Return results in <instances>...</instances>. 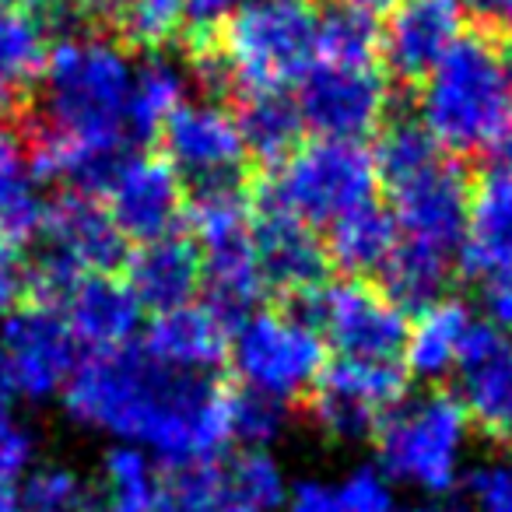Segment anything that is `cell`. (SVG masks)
I'll use <instances>...</instances> for the list:
<instances>
[{
	"label": "cell",
	"mask_w": 512,
	"mask_h": 512,
	"mask_svg": "<svg viewBox=\"0 0 512 512\" xmlns=\"http://www.w3.org/2000/svg\"><path fill=\"white\" fill-rule=\"evenodd\" d=\"M299 116L330 141H362L390 113V81L379 67L313 64L299 81Z\"/></svg>",
	"instance_id": "cell-12"
},
{
	"label": "cell",
	"mask_w": 512,
	"mask_h": 512,
	"mask_svg": "<svg viewBox=\"0 0 512 512\" xmlns=\"http://www.w3.org/2000/svg\"><path fill=\"white\" fill-rule=\"evenodd\" d=\"M407 379L397 362L337 358L309 390V414L330 439H365L404 400Z\"/></svg>",
	"instance_id": "cell-11"
},
{
	"label": "cell",
	"mask_w": 512,
	"mask_h": 512,
	"mask_svg": "<svg viewBox=\"0 0 512 512\" xmlns=\"http://www.w3.org/2000/svg\"><path fill=\"white\" fill-rule=\"evenodd\" d=\"M102 197H106V211L123 239L137 242H151L176 232L186 211L183 176L172 169V162L162 151L123 155Z\"/></svg>",
	"instance_id": "cell-14"
},
{
	"label": "cell",
	"mask_w": 512,
	"mask_h": 512,
	"mask_svg": "<svg viewBox=\"0 0 512 512\" xmlns=\"http://www.w3.org/2000/svg\"><path fill=\"white\" fill-rule=\"evenodd\" d=\"M253 242L264 292L271 288L281 299L306 302L309 295L323 288L330 260L309 225L278 211H256Z\"/></svg>",
	"instance_id": "cell-19"
},
{
	"label": "cell",
	"mask_w": 512,
	"mask_h": 512,
	"mask_svg": "<svg viewBox=\"0 0 512 512\" xmlns=\"http://www.w3.org/2000/svg\"><path fill=\"white\" fill-rule=\"evenodd\" d=\"M505 74H509V85H512V43H505Z\"/></svg>",
	"instance_id": "cell-48"
},
{
	"label": "cell",
	"mask_w": 512,
	"mask_h": 512,
	"mask_svg": "<svg viewBox=\"0 0 512 512\" xmlns=\"http://www.w3.org/2000/svg\"><path fill=\"white\" fill-rule=\"evenodd\" d=\"M463 29V0H404L379 29V57L393 81L421 88Z\"/></svg>",
	"instance_id": "cell-17"
},
{
	"label": "cell",
	"mask_w": 512,
	"mask_h": 512,
	"mask_svg": "<svg viewBox=\"0 0 512 512\" xmlns=\"http://www.w3.org/2000/svg\"><path fill=\"white\" fill-rule=\"evenodd\" d=\"M43 207L46 204L36 197V186H32L18 120L0 113V242L36 239Z\"/></svg>",
	"instance_id": "cell-26"
},
{
	"label": "cell",
	"mask_w": 512,
	"mask_h": 512,
	"mask_svg": "<svg viewBox=\"0 0 512 512\" xmlns=\"http://www.w3.org/2000/svg\"><path fill=\"white\" fill-rule=\"evenodd\" d=\"M228 355L246 390L288 404L292 397L313 390L327 365V344L302 316L288 309H264L235 327Z\"/></svg>",
	"instance_id": "cell-8"
},
{
	"label": "cell",
	"mask_w": 512,
	"mask_h": 512,
	"mask_svg": "<svg viewBox=\"0 0 512 512\" xmlns=\"http://www.w3.org/2000/svg\"><path fill=\"white\" fill-rule=\"evenodd\" d=\"M74 344L78 341L57 306H43V302L18 306L0 337V365L11 393L43 400L64 390L78 365Z\"/></svg>",
	"instance_id": "cell-13"
},
{
	"label": "cell",
	"mask_w": 512,
	"mask_h": 512,
	"mask_svg": "<svg viewBox=\"0 0 512 512\" xmlns=\"http://www.w3.org/2000/svg\"><path fill=\"white\" fill-rule=\"evenodd\" d=\"M228 390L211 376L169 369L144 348H120L74 365L64 400L78 421L155 449L162 467H179L225 453Z\"/></svg>",
	"instance_id": "cell-1"
},
{
	"label": "cell",
	"mask_w": 512,
	"mask_h": 512,
	"mask_svg": "<svg viewBox=\"0 0 512 512\" xmlns=\"http://www.w3.org/2000/svg\"><path fill=\"white\" fill-rule=\"evenodd\" d=\"M239 4H242V0H186L179 43H183L190 64H193V60L214 57L221 29L228 25V18L235 15V8H239Z\"/></svg>",
	"instance_id": "cell-37"
},
{
	"label": "cell",
	"mask_w": 512,
	"mask_h": 512,
	"mask_svg": "<svg viewBox=\"0 0 512 512\" xmlns=\"http://www.w3.org/2000/svg\"><path fill=\"white\" fill-rule=\"evenodd\" d=\"M449 274H453V256L442 253V249L421 246V242L400 239L393 256L383 267V295L397 309H421L442 302V292L449 285Z\"/></svg>",
	"instance_id": "cell-29"
},
{
	"label": "cell",
	"mask_w": 512,
	"mask_h": 512,
	"mask_svg": "<svg viewBox=\"0 0 512 512\" xmlns=\"http://www.w3.org/2000/svg\"><path fill=\"white\" fill-rule=\"evenodd\" d=\"M316 0H242L218 36L221 92H285L316 60Z\"/></svg>",
	"instance_id": "cell-4"
},
{
	"label": "cell",
	"mask_w": 512,
	"mask_h": 512,
	"mask_svg": "<svg viewBox=\"0 0 512 512\" xmlns=\"http://www.w3.org/2000/svg\"><path fill=\"white\" fill-rule=\"evenodd\" d=\"M46 53L50 46L39 18L4 4L0 8V113H25L29 88L43 78Z\"/></svg>",
	"instance_id": "cell-25"
},
{
	"label": "cell",
	"mask_w": 512,
	"mask_h": 512,
	"mask_svg": "<svg viewBox=\"0 0 512 512\" xmlns=\"http://www.w3.org/2000/svg\"><path fill=\"white\" fill-rule=\"evenodd\" d=\"M414 512H432V509H414Z\"/></svg>",
	"instance_id": "cell-49"
},
{
	"label": "cell",
	"mask_w": 512,
	"mask_h": 512,
	"mask_svg": "<svg viewBox=\"0 0 512 512\" xmlns=\"http://www.w3.org/2000/svg\"><path fill=\"white\" fill-rule=\"evenodd\" d=\"M421 127L449 155H474L512 116V85L505 74V32L488 18L463 29L453 50L421 85Z\"/></svg>",
	"instance_id": "cell-3"
},
{
	"label": "cell",
	"mask_w": 512,
	"mask_h": 512,
	"mask_svg": "<svg viewBox=\"0 0 512 512\" xmlns=\"http://www.w3.org/2000/svg\"><path fill=\"white\" fill-rule=\"evenodd\" d=\"M186 0H127L120 25V46L127 50H158L179 39Z\"/></svg>",
	"instance_id": "cell-35"
},
{
	"label": "cell",
	"mask_w": 512,
	"mask_h": 512,
	"mask_svg": "<svg viewBox=\"0 0 512 512\" xmlns=\"http://www.w3.org/2000/svg\"><path fill=\"white\" fill-rule=\"evenodd\" d=\"M43 106L25 113L50 134L99 162H120L127 144L130 74L127 50L106 36H64L43 67Z\"/></svg>",
	"instance_id": "cell-2"
},
{
	"label": "cell",
	"mask_w": 512,
	"mask_h": 512,
	"mask_svg": "<svg viewBox=\"0 0 512 512\" xmlns=\"http://www.w3.org/2000/svg\"><path fill=\"white\" fill-rule=\"evenodd\" d=\"M470 193H474L470 172L456 158H442L418 179L390 190V211L404 239L453 256L463 242V228H467Z\"/></svg>",
	"instance_id": "cell-16"
},
{
	"label": "cell",
	"mask_w": 512,
	"mask_h": 512,
	"mask_svg": "<svg viewBox=\"0 0 512 512\" xmlns=\"http://www.w3.org/2000/svg\"><path fill=\"white\" fill-rule=\"evenodd\" d=\"M334 491L344 512H393L390 488H386V481L379 477V470H372V467L355 470V474Z\"/></svg>",
	"instance_id": "cell-38"
},
{
	"label": "cell",
	"mask_w": 512,
	"mask_h": 512,
	"mask_svg": "<svg viewBox=\"0 0 512 512\" xmlns=\"http://www.w3.org/2000/svg\"><path fill=\"white\" fill-rule=\"evenodd\" d=\"M372 158H376L379 183L390 193L397 186L418 179L432 165H439L446 155H442V148L432 141V134L418 120H393L383 130V137H379V148L372 151Z\"/></svg>",
	"instance_id": "cell-32"
},
{
	"label": "cell",
	"mask_w": 512,
	"mask_h": 512,
	"mask_svg": "<svg viewBox=\"0 0 512 512\" xmlns=\"http://www.w3.org/2000/svg\"><path fill=\"white\" fill-rule=\"evenodd\" d=\"M467 414L449 393H425L418 400H400L376 425L379 460L400 481L421 484L428 491H453Z\"/></svg>",
	"instance_id": "cell-7"
},
{
	"label": "cell",
	"mask_w": 512,
	"mask_h": 512,
	"mask_svg": "<svg viewBox=\"0 0 512 512\" xmlns=\"http://www.w3.org/2000/svg\"><path fill=\"white\" fill-rule=\"evenodd\" d=\"M477 18H488V22H495L502 32L512 29V0H491L488 11H484V15H477Z\"/></svg>",
	"instance_id": "cell-47"
},
{
	"label": "cell",
	"mask_w": 512,
	"mask_h": 512,
	"mask_svg": "<svg viewBox=\"0 0 512 512\" xmlns=\"http://www.w3.org/2000/svg\"><path fill=\"white\" fill-rule=\"evenodd\" d=\"M288 404L274 397H264L256 390H228V418H232V439H242L249 449L264 446V442L278 439L285 428Z\"/></svg>",
	"instance_id": "cell-36"
},
{
	"label": "cell",
	"mask_w": 512,
	"mask_h": 512,
	"mask_svg": "<svg viewBox=\"0 0 512 512\" xmlns=\"http://www.w3.org/2000/svg\"><path fill=\"white\" fill-rule=\"evenodd\" d=\"M463 414L477 432L512 446V337L488 320H470L460 344Z\"/></svg>",
	"instance_id": "cell-18"
},
{
	"label": "cell",
	"mask_w": 512,
	"mask_h": 512,
	"mask_svg": "<svg viewBox=\"0 0 512 512\" xmlns=\"http://www.w3.org/2000/svg\"><path fill=\"white\" fill-rule=\"evenodd\" d=\"M186 95V78L176 64L162 57H151L148 64L137 71L134 85H130L127 102V137L137 141H151L162 134V127L172 120Z\"/></svg>",
	"instance_id": "cell-30"
},
{
	"label": "cell",
	"mask_w": 512,
	"mask_h": 512,
	"mask_svg": "<svg viewBox=\"0 0 512 512\" xmlns=\"http://www.w3.org/2000/svg\"><path fill=\"white\" fill-rule=\"evenodd\" d=\"M228 348H232V330L207 306H179L158 313L144 337V351L155 362L197 376L218 369L228 358Z\"/></svg>",
	"instance_id": "cell-23"
},
{
	"label": "cell",
	"mask_w": 512,
	"mask_h": 512,
	"mask_svg": "<svg viewBox=\"0 0 512 512\" xmlns=\"http://www.w3.org/2000/svg\"><path fill=\"white\" fill-rule=\"evenodd\" d=\"M484 158L495 165V172H512V116L502 123V130H498V134L488 141Z\"/></svg>",
	"instance_id": "cell-44"
},
{
	"label": "cell",
	"mask_w": 512,
	"mask_h": 512,
	"mask_svg": "<svg viewBox=\"0 0 512 512\" xmlns=\"http://www.w3.org/2000/svg\"><path fill=\"white\" fill-rule=\"evenodd\" d=\"M60 306H64V320L74 341L88 344L92 355L127 348L141 323V302L127 288V281L113 274L81 278Z\"/></svg>",
	"instance_id": "cell-22"
},
{
	"label": "cell",
	"mask_w": 512,
	"mask_h": 512,
	"mask_svg": "<svg viewBox=\"0 0 512 512\" xmlns=\"http://www.w3.org/2000/svg\"><path fill=\"white\" fill-rule=\"evenodd\" d=\"M162 155L172 162L179 176H193L197 186L214 183H246L249 155L242 144L235 113L214 102L179 106L172 120L162 127Z\"/></svg>",
	"instance_id": "cell-15"
},
{
	"label": "cell",
	"mask_w": 512,
	"mask_h": 512,
	"mask_svg": "<svg viewBox=\"0 0 512 512\" xmlns=\"http://www.w3.org/2000/svg\"><path fill=\"white\" fill-rule=\"evenodd\" d=\"M106 512H158V470L137 446L106 456Z\"/></svg>",
	"instance_id": "cell-33"
},
{
	"label": "cell",
	"mask_w": 512,
	"mask_h": 512,
	"mask_svg": "<svg viewBox=\"0 0 512 512\" xmlns=\"http://www.w3.org/2000/svg\"><path fill=\"white\" fill-rule=\"evenodd\" d=\"M190 239L200 249L207 285V309L235 330L249 320L256 302L264 299V278L256 264L253 242V200L246 183H214L197 186L190 207Z\"/></svg>",
	"instance_id": "cell-6"
},
{
	"label": "cell",
	"mask_w": 512,
	"mask_h": 512,
	"mask_svg": "<svg viewBox=\"0 0 512 512\" xmlns=\"http://www.w3.org/2000/svg\"><path fill=\"white\" fill-rule=\"evenodd\" d=\"M18 498H22V512H106L99 491H92L64 467H46L32 474Z\"/></svg>",
	"instance_id": "cell-34"
},
{
	"label": "cell",
	"mask_w": 512,
	"mask_h": 512,
	"mask_svg": "<svg viewBox=\"0 0 512 512\" xmlns=\"http://www.w3.org/2000/svg\"><path fill=\"white\" fill-rule=\"evenodd\" d=\"M376 158L362 141L316 137L249 183L253 211H278L302 225H334L376 193Z\"/></svg>",
	"instance_id": "cell-5"
},
{
	"label": "cell",
	"mask_w": 512,
	"mask_h": 512,
	"mask_svg": "<svg viewBox=\"0 0 512 512\" xmlns=\"http://www.w3.org/2000/svg\"><path fill=\"white\" fill-rule=\"evenodd\" d=\"M379 60V29L372 15L351 8H327L316 22V60L313 64L334 67H376Z\"/></svg>",
	"instance_id": "cell-31"
},
{
	"label": "cell",
	"mask_w": 512,
	"mask_h": 512,
	"mask_svg": "<svg viewBox=\"0 0 512 512\" xmlns=\"http://www.w3.org/2000/svg\"><path fill=\"white\" fill-rule=\"evenodd\" d=\"M292 512H344L341 502H337V491L327 488V484L306 481L295 488L292 498Z\"/></svg>",
	"instance_id": "cell-42"
},
{
	"label": "cell",
	"mask_w": 512,
	"mask_h": 512,
	"mask_svg": "<svg viewBox=\"0 0 512 512\" xmlns=\"http://www.w3.org/2000/svg\"><path fill=\"white\" fill-rule=\"evenodd\" d=\"M337 4L351 11H362V15H379V11H393L404 0H337Z\"/></svg>",
	"instance_id": "cell-46"
},
{
	"label": "cell",
	"mask_w": 512,
	"mask_h": 512,
	"mask_svg": "<svg viewBox=\"0 0 512 512\" xmlns=\"http://www.w3.org/2000/svg\"><path fill=\"white\" fill-rule=\"evenodd\" d=\"M309 323L323 344H334L341 358H369V362H397L407 341V316L369 281H337L313 292Z\"/></svg>",
	"instance_id": "cell-10"
},
{
	"label": "cell",
	"mask_w": 512,
	"mask_h": 512,
	"mask_svg": "<svg viewBox=\"0 0 512 512\" xmlns=\"http://www.w3.org/2000/svg\"><path fill=\"white\" fill-rule=\"evenodd\" d=\"M470 488H474L484 512H512V456L474 470L470 474Z\"/></svg>",
	"instance_id": "cell-39"
},
{
	"label": "cell",
	"mask_w": 512,
	"mask_h": 512,
	"mask_svg": "<svg viewBox=\"0 0 512 512\" xmlns=\"http://www.w3.org/2000/svg\"><path fill=\"white\" fill-rule=\"evenodd\" d=\"M22 11H29L32 18L36 15H60V11H71V0H18Z\"/></svg>",
	"instance_id": "cell-45"
},
{
	"label": "cell",
	"mask_w": 512,
	"mask_h": 512,
	"mask_svg": "<svg viewBox=\"0 0 512 512\" xmlns=\"http://www.w3.org/2000/svg\"><path fill=\"white\" fill-rule=\"evenodd\" d=\"M281 502V470L260 449L158 470V512H267Z\"/></svg>",
	"instance_id": "cell-9"
},
{
	"label": "cell",
	"mask_w": 512,
	"mask_h": 512,
	"mask_svg": "<svg viewBox=\"0 0 512 512\" xmlns=\"http://www.w3.org/2000/svg\"><path fill=\"white\" fill-rule=\"evenodd\" d=\"M235 123H239L246 155L256 158L260 172L285 162V158L299 148L302 127H306L295 99H288L285 92L246 95V99H239Z\"/></svg>",
	"instance_id": "cell-28"
},
{
	"label": "cell",
	"mask_w": 512,
	"mask_h": 512,
	"mask_svg": "<svg viewBox=\"0 0 512 512\" xmlns=\"http://www.w3.org/2000/svg\"><path fill=\"white\" fill-rule=\"evenodd\" d=\"M22 299H25V271L18 267L11 249H0V320L8 313H15Z\"/></svg>",
	"instance_id": "cell-40"
},
{
	"label": "cell",
	"mask_w": 512,
	"mask_h": 512,
	"mask_svg": "<svg viewBox=\"0 0 512 512\" xmlns=\"http://www.w3.org/2000/svg\"><path fill=\"white\" fill-rule=\"evenodd\" d=\"M470 327V313L463 302L442 299L421 309L414 327H407L404 341V372L418 379H442L460 362V344Z\"/></svg>",
	"instance_id": "cell-27"
},
{
	"label": "cell",
	"mask_w": 512,
	"mask_h": 512,
	"mask_svg": "<svg viewBox=\"0 0 512 512\" xmlns=\"http://www.w3.org/2000/svg\"><path fill=\"white\" fill-rule=\"evenodd\" d=\"M71 11H78V18L85 25H92L95 32L109 29V25H120L123 11H127V0H71Z\"/></svg>",
	"instance_id": "cell-41"
},
{
	"label": "cell",
	"mask_w": 512,
	"mask_h": 512,
	"mask_svg": "<svg viewBox=\"0 0 512 512\" xmlns=\"http://www.w3.org/2000/svg\"><path fill=\"white\" fill-rule=\"evenodd\" d=\"M460 267L474 281H512V172L477 179L470 193Z\"/></svg>",
	"instance_id": "cell-20"
},
{
	"label": "cell",
	"mask_w": 512,
	"mask_h": 512,
	"mask_svg": "<svg viewBox=\"0 0 512 512\" xmlns=\"http://www.w3.org/2000/svg\"><path fill=\"white\" fill-rule=\"evenodd\" d=\"M123 267H127V288L137 295V302L158 309V313L190 306L193 292L204 285L197 242L179 232L141 242Z\"/></svg>",
	"instance_id": "cell-21"
},
{
	"label": "cell",
	"mask_w": 512,
	"mask_h": 512,
	"mask_svg": "<svg viewBox=\"0 0 512 512\" xmlns=\"http://www.w3.org/2000/svg\"><path fill=\"white\" fill-rule=\"evenodd\" d=\"M397 242H400V228H397L393 211L376 204V200H369V204L341 214V218L330 225V235H327V242H323V249H327V260L337 271L362 281V274L383 271L386 260H390L393 249H397Z\"/></svg>",
	"instance_id": "cell-24"
},
{
	"label": "cell",
	"mask_w": 512,
	"mask_h": 512,
	"mask_svg": "<svg viewBox=\"0 0 512 512\" xmlns=\"http://www.w3.org/2000/svg\"><path fill=\"white\" fill-rule=\"evenodd\" d=\"M488 316L491 327L512 334V281H498L488 288Z\"/></svg>",
	"instance_id": "cell-43"
}]
</instances>
